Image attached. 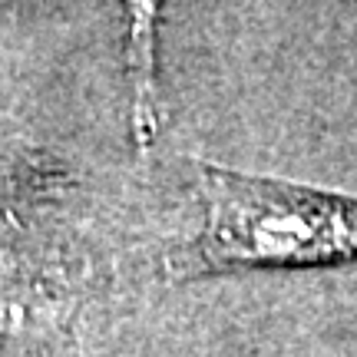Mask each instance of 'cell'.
I'll use <instances>...</instances> for the list:
<instances>
[{"label": "cell", "instance_id": "1", "mask_svg": "<svg viewBox=\"0 0 357 357\" xmlns=\"http://www.w3.org/2000/svg\"><path fill=\"white\" fill-rule=\"evenodd\" d=\"M202 222L169 248L172 281L357 261V195L195 162Z\"/></svg>", "mask_w": 357, "mask_h": 357}, {"label": "cell", "instance_id": "2", "mask_svg": "<svg viewBox=\"0 0 357 357\" xmlns=\"http://www.w3.org/2000/svg\"><path fill=\"white\" fill-rule=\"evenodd\" d=\"M129 73H132V132L139 146H149L159 132V89H155V7H132L129 30Z\"/></svg>", "mask_w": 357, "mask_h": 357}]
</instances>
